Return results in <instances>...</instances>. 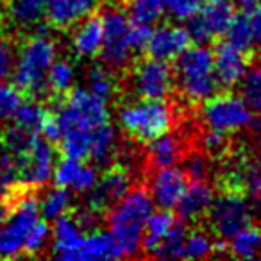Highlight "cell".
I'll return each mask as SVG.
<instances>
[{
    "label": "cell",
    "mask_w": 261,
    "mask_h": 261,
    "mask_svg": "<svg viewBox=\"0 0 261 261\" xmlns=\"http://www.w3.org/2000/svg\"><path fill=\"white\" fill-rule=\"evenodd\" d=\"M0 2H4V0H0Z\"/></svg>",
    "instance_id": "f6af8a7d"
},
{
    "label": "cell",
    "mask_w": 261,
    "mask_h": 261,
    "mask_svg": "<svg viewBox=\"0 0 261 261\" xmlns=\"http://www.w3.org/2000/svg\"><path fill=\"white\" fill-rule=\"evenodd\" d=\"M40 190L23 185L6 206V218L0 225V257H22L27 232L40 215Z\"/></svg>",
    "instance_id": "5b68a950"
},
{
    "label": "cell",
    "mask_w": 261,
    "mask_h": 261,
    "mask_svg": "<svg viewBox=\"0 0 261 261\" xmlns=\"http://www.w3.org/2000/svg\"><path fill=\"white\" fill-rule=\"evenodd\" d=\"M116 73L113 70H109L108 66H104L102 63L90 66L88 70V86L90 91H93L95 95H98L104 100H109L116 95V91L120 90V83L116 79Z\"/></svg>",
    "instance_id": "f1b7e54d"
},
{
    "label": "cell",
    "mask_w": 261,
    "mask_h": 261,
    "mask_svg": "<svg viewBox=\"0 0 261 261\" xmlns=\"http://www.w3.org/2000/svg\"><path fill=\"white\" fill-rule=\"evenodd\" d=\"M227 254L238 259H254L259 250V227L256 222L247 224L227 240Z\"/></svg>",
    "instance_id": "d4e9b609"
},
{
    "label": "cell",
    "mask_w": 261,
    "mask_h": 261,
    "mask_svg": "<svg viewBox=\"0 0 261 261\" xmlns=\"http://www.w3.org/2000/svg\"><path fill=\"white\" fill-rule=\"evenodd\" d=\"M150 36H152V25L130 23L127 41H129V47H130V50H133V54H145L147 47H149Z\"/></svg>",
    "instance_id": "ab89813d"
},
{
    "label": "cell",
    "mask_w": 261,
    "mask_h": 261,
    "mask_svg": "<svg viewBox=\"0 0 261 261\" xmlns=\"http://www.w3.org/2000/svg\"><path fill=\"white\" fill-rule=\"evenodd\" d=\"M23 102V95L15 84H8L0 81V123L11 120L13 113L16 111L20 104Z\"/></svg>",
    "instance_id": "8d00e7d4"
},
{
    "label": "cell",
    "mask_w": 261,
    "mask_h": 261,
    "mask_svg": "<svg viewBox=\"0 0 261 261\" xmlns=\"http://www.w3.org/2000/svg\"><path fill=\"white\" fill-rule=\"evenodd\" d=\"M190 43H192V40H190L186 27L167 23V25L152 29V36H150L147 52H149L150 58L170 63L185 48H188Z\"/></svg>",
    "instance_id": "ac0fdd59"
},
{
    "label": "cell",
    "mask_w": 261,
    "mask_h": 261,
    "mask_svg": "<svg viewBox=\"0 0 261 261\" xmlns=\"http://www.w3.org/2000/svg\"><path fill=\"white\" fill-rule=\"evenodd\" d=\"M120 90L136 98L165 100L174 97V72L170 63L156 58H142L133 61L122 73Z\"/></svg>",
    "instance_id": "52a82bcc"
},
{
    "label": "cell",
    "mask_w": 261,
    "mask_h": 261,
    "mask_svg": "<svg viewBox=\"0 0 261 261\" xmlns=\"http://www.w3.org/2000/svg\"><path fill=\"white\" fill-rule=\"evenodd\" d=\"M145 161L147 170H158V168L174 167L182 160L185 152L190 149V142L181 130H170L156 136L154 140L145 143Z\"/></svg>",
    "instance_id": "9a60e30c"
},
{
    "label": "cell",
    "mask_w": 261,
    "mask_h": 261,
    "mask_svg": "<svg viewBox=\"0 0 261 261\" xmlns=\"http://www.w3.org/2000/svg\"><path fill=\"white\" fill-rule=\"evenodd\" d=\"M61 154L73 160H88L91 147V129L84 127H73L63 133L61 140Z\"/></svg>",
    "instance_id": "83f0119b"
},
{
    "label": "cell",
    "mask_w": 261,
    "mask_h": 261,
    "mask_svg": "<svg viewBox=\"0 0 261 261\" xmlns=\"http://www.w3.org/2000/svg\"><path fill=\"white\" fill-rule=\"evenodd\" d=\"M48 109L45 108V104L34 100H23L22 104L16 108V111L13 113V122L16 127H20L22 130L29 133V135H40L43 120L47 116Z\"/></svg>",
    "instance_id": "4316f807"
},
{
    "label": "cell",
    "mask_w": 261,
    "mask_h": 261,
    "mask_svg": "<svg viewBox=\"0 0 261 261\" xmlns=\"http://www.w3.org/2000/svg\"><path fill=\"white\" fill-rule=\"evenodd\" d=\"M102 45V22L100 15L97 11L88 15L73 27L72 36V50L77 58L90 59L98 54V48Z\"/></svg>",
    "instance_id": "44dd1931"
},
{
    "label": "cell",
    "mask_w": 261,
    "mask_h": 261,
    "mask_svg": "<svg viewBox=\"0 0 261 261\" xmlns=\"http://www.w3.org/2000/svg\"><path fill=\"white\" fill-rule=\"evenodd\" d=\"M190 185L188 175L182 172V168L165 167L158 168L150 179V186H147L152 197L154 206L160 210H174L175 204L182 197Z\"/></svg>",
    "instance_id": "2e32d148"
},
{
    "label": "cell",
    "mask_w": 261,
    "mask_h": 261,
    "mask_svg": "<svg viewBox=\"0 0 261 261\" xmlns=\"http://www.w3.org/2000/svg\"><path fill=\"white\" fill-rule=\"evenodd\" d=\"M225 36H227L229 45L245 52L250 58H257V47H259L261 36V15L257 2L242 6L238 13L234 11L227 25V31H225Z\"/></svg>",
    "instance_id": "4fadbf2b"
},
{
    "label": "cell",
    "mask_w": 261,
    "mask_h": 261,
    "mask_svg": "<svg viewBox=\"0 0 261 261\" xmlns=\"http://www.w3.org/2000/svg\"><path fill=\"white\" fill-rule=\"evenodd\" d=\"M83 161L81 160H73V158H66L63 156V160L56 165V168L52 170V175H54V185L61 186V188H70V185L75 179L77 172H79Z\"/></svg>",
    "instance_id": "f35d334b"
},
{
    "label": "cell",
    "mask_w": 261,
    "mask_h": 261,
    "mask_svg": "<svg viewBox=\"0 0 261 261\" xmlns=\"http://www.w3.org/2000/svg\"><path fill=\"white\" fill-rule=\"evenodd\" d=\"M175 217L170 213V210H160L149 215L145 225H143V234H142V256H152L156 247L165 238L168 229L174 225Z\"/></svg>",
    "instance_id": "cb8c5ba5"
},
{
    "label": "cell",
    "mask_w": 261,
    "mask_h": 261,
    "mask_svg": "<svg viewBox=\"0 0 261 261\" xmlns=\"http://www.w3.org/2000/svg\"><path fill=\"white\" fill-rule=\"evenodd\" d=\"M136 185V177L125 167L115 163L104 170V175L97 179L88 195V206L106 217L109 210Z\"/></svg>",
    "instance_id": "7c38bea8"
},
{
    "label": "cell",
    "mask_w": 261,
    "mask_h": 261,
    "mask_svg": "<svg viewBox=\"0 0 261 261\" xmlns=\"http://www.w3.org/2000/svg\"><path fill=\"white\" fill-rule=\"evenodd\" d=\"M123 257L122 250H120L116 240L109 231H102V229H95L91 231L90 236L81 242L79 252H77V259L84 261H95V259H118Z\"/></svg>",
    "instance_id": "603a6c76"
},
{
    "label": "cell",
    "mask_w": 261,
    "mask_h": 261,
    "mask_svg": "<svg viewBox=\"0 0 261 261\" xmlns=\"http://www.w3.org/2000/svg\"><path fill=\"white\" fill-rule=\"evenodd\" d=\"M52 238V227L47 220L34 222L23 242L22 257H40L47 252Z\"/></svg>",
    "instance_id": "1f68e13d"
},
{
    "label": "cell",
    "mask_w": 261,
    "mask_h": 261,
    "mask_svg": "<svg viewBox=\"0 0 261 261\" xmlns=\"http://www.w3.org/2000/svg\"><path fill=\"white\" fill-rule=\"evenodd\" d=\"M102 45L98 48V59L104 66L115 73H122L133 59V50L127 41L129 34V18L122 6L108 4L102 9Z\"/></svg>",
    "instance_id": "9c48e42d"
},
{
    "label": "cell",
    "mask_w": 261,
    "mask_h": 261,
    "mask_svg": "<svg viewBox=\"0 0 261 261\" xmlns=\"http://www.w3.org/2000/svg\"><path fill=\"white\" fill-rule=\"evenodd\" d=\"M182 172L190 181H207L211 175V160L197 147H190L182 156Z\"/></svg>",
    "instance_id": "d590c367"
},
{
    "label": "cell",
    "mask_w": 261,
    "mask_h": 261,
    "mask_svg": "<svg viewBox=\"0 0 261 261\" xmlns=\"http://www.w3.org/2000/svg\"><path fill=\"white\" fill-rule=\"evenodd\" d=\"M254 61H257V58H250L227 41L217 43L213 48V72L217 84L224 90L236 88Z\"/></svg>",
    "instance_id": "5bb4252c"
},
{
    "label": "cell",
    "mask_w": 261,
    "mask_h": 261,
    "mask_svg": "<svg viewBox=\"0 0 261 261\" xmlns=\"http://www.w3.org/2000/svg\"><path fill=\"white\" fill-rule=\"evenodd\" d=\"M4 218H6V206H4L2 202H0V225H2Z\"/></svg>",
    "instance_id": "7bdbcfd3"
},
{
    "label": "cell",
    "mask_w": 261,
    "mask_h": 261,
    "mask_svg": "<svg viewBox=\"0 0 261 261\" xmlns=\"http://www.w3.org/2000/svg\"><path fill=\"white\" fill-rule=\"evenodd\" d=\"M54 229H52V256L58 259H77L83 234L81 227L77 225L75 218L70 211L59 215L56 218Z\"/></svg>",
    "instance_id": "ffe728a7"
},
{
    "label": "cell",
    "mask_w": 261,
    "mask_h": 261,
    "mask_svg": "<svg viewBox=\"0 0 261 261\" xmlns=\"http://www.w3.org/2000/svg\"><path fill=\"white\" fill-rule=\"evenodd\" d=\"M179 120L172 102L140 98L125 102L118 109V125L130 142L145 145L156 136L167 133Z\"/></svg>",
    "instance_id": "277c9868"
},
{
    "label": "cell",
    "mask_w": 261,
    "mask_h": 261,
    "mask_svg": "<svg viewBox=\"0 0 261 261\" xmlns=\"http://www.w3.org/2000/svg\"><path fill=\"white\" fill-rule=\"evenodd\" d=\"M97 179H98V168H95L93 165H81L79 172H77L70 188L75 193H79V195H84V193H88L93 188Z\"/></svg>",
    "instance_id": "b9f144b4"
},
{
    "label": "cell",
    "mask_w": 261,
    "mask_h": 261,
    "mask_svg": "<svg viewBox=\"0 0 261 261\" xmlns=\"http://www.w3.org/2000/svg\"><path fill=\"white\" fill-rule=\"evenodd\" d=\"M234 15L232 0H204L200 9L186 18V31L195 45H207L220 40Z\"/></svg>",
    "instance_id": "30bf717a"
},
{
    "label": "cell",
    "mask_w": 261,
    "mask_h": 261,
    "mask_svg": "<svg viewBox=\"0 0 261 261\" xmlns=\"http://www.w3.org/2000/svg\"><path fill=\"white\" fill-rule=\"evenodd\" d=\"M240 86V97L243 98L247 106L254 113L259 111L261 106V73L257 68V61H254L238 83Z\"/></svg>",
    "instance_id": "e575fe53"
},
{
    "label": "cell",
    "mask_w": 261,
    "mask_h": 261,
    "mask_svg": "<svg viewBox=\"0 0 261 261\" xmlns=\"http://www.w3.org/2000/svg\"><path fill=\"white\" fill-rule=\"evenodd\" d=\"M240 6H249V4H256L257 0H236Z\"/></svg>",
    "instance_id": "ee69618b"
},
{
    "label": "cell",
    "mask_w": 261,
    "mask_h": 261,
    "mask_svg": "<svg viewBox=\"0 0 261 261\" xmlns=\"http://www.w3.org/2000/svg\"><path fill=\"white\" fill-rule=\"evenodd\" d=\"M154 210L150 192L143 182H136L106 213L109 232L116 240L123 257L142 256V234L149 215Z\"/></svg>",
    "instance_id": "7a4b0ae2"
},
{
    "label": "cell",
    "mask_w": 261,
    "mask_h": 261,
    "mask_svg": "<svg viewBox=\"0 0 261 261\" xmlns=\"http://www.w3.org/2000/svg\"><path fill=\"white\" fill-rule=\"evenodd\" d=\"M45 31L23 36V41L16 48V65L11 75L13 84L23 95V100L41 104L52 100L47 72L58 54L54 40Z\"/></svg>",
    "instance_id": "6da1fadb"
},
{
    "label": "cell",
    "mask_w": 261,
    "mask_h": 261,
    "mask_svg": "<svg viewBox=\"0 0 261 261\" xmlns=\"http://www.w3.org/2000/svg\"><path fill=\"white\" fill-rule=\"evenodd\" d=\"M215 193L213 188L207 185V181H195L192 186L188 185L186 192L175 204L177 207V220H181L186 225H197L200 224L204 217H206L210 204L213 200Z\"/></svg>",
    "instance_id": "d6986e66"
},
{
    "label": "cell",
    "mask_w": 261,
    "mask_h": 261,
    "mask_svg": "<svg viewBox=\"0 0 261 261\" xmlns=\"http://www.w3.org/2000/svg\"><path fill=\"white\" fill-rule=\"evenodd\" d=\"M215 247H217V240H213V234L197 224L193 229L186 231L182 257H188V259L211 257L215 256Z\"/></svg>",
    "instance_id": "484cf974"
},
{
    "label": "cell",
    "mask_w": 261,
    "mask_h": 261,
    "mask_svg": "<svg viewBox=\"0 0 261 261\" xmlns=\"http://www.w3.org/2000/svg\"><path fill=\"white\" fill-rule=\"evenodd\" d=\"M257 204H250L249 197L236 192H218V197L211 200L206 213L207 231L215 240L227 242L236 231L252 224L257 218Z\"/></svg>",
    "instance_id": "ba28073f"
},
{
    "label": "cell",
    "mask_w": 261,
    "mask_h": 261,
    "mask_svg": "<svg viewBox=\"0 0 261 261\" xmlns=\"http://www.w3.org/2000/svg\"><path fill=\"white\" fill-rule=\"evenodd\" d=\"M54 160H56L54 143L47 142L43 136L34 135L31 147L20 158V163H18L20 182L31 186V188L41 190L45 185H48V181L52 177Z\"/></svg>",
    "instance_id": "8fae6325"
},
{
    "label": "cell",
    "mask_w": 261,
    "mask_h": 261,
    "mask_svg": "<svg viewBox=\"0 0 261 261\" xmlns=\"http://www.w3.org/2000/svg\"><path fill=\"white\" fill-rule=\"evenodd\" d=\"M123 9L129 15L130 23L152 25L163 16L165 0H127Z\"/></svg>",
    "instance_id": "f546056e"
},
{
    "label": "cell",
    "mask_w": 261,
    "mask_h": 261,
    "mask_svg": "<svg viewBox=\"0 0 261 261\" xmlns=\"http://www.w3.org/2000/svg\"><path fill=\"white\" fill-rule=\"evenodd\" d=\"M16 43L18 40L0 33V81H6L13 75L16 65Z\"/></svg>",
    "instance_id": "74e56055"
},
{
    "label": "cell",
    "mask_w": 261,
    "mask_h": 261,
    "mask_svg": "<svg viewBox=\"0 0 261 261\" xmlns=\"http://www.w3.org/2000/svg\"><path fill=\"white\" fill-rule=\"evenodd\" d=\"M204 0H165V13L174 20H186L200 9Z\"/></svg>",
    "instance_id": "60d3db41"
},
{
    "label": "cell",
    "mask_w": 261,
    "mask_h": 261,
    "mask_svg": "<svg viewBox=\"0 0 261 261\" xmlns=\"http://www.w3.org/2000/svg\"><path fill=\"white\" fill-rule=\"evenodd\" d=\"M52 98L63 97L73 84V66L68 59H54L47 72ZM50 104V102H48Z\"/></svg>",
    "instance_id": "d6a6232c"
},
{
    "label": "cell",
    "mask_w": 261,
    "mask_h": 261,
    "mask_svg": "<svg viewBox=\"0 0 261 261\" xmlns=\"http://www.w3.org/2000/svg\"><path fill=\"white\" fill-rule=\"evenodd\" d=\"M174 93H179L182 104H200L213 93L218 84L213 72V50L206 45L188 47L174 59Z\"/></svg>",
    "instance_id": "3957f363"
},
{
    "label": "cell",
    "mask_w": 261,
    "mask_h": 261,
    "mask_svg": "<svg viewBox=\"0 0 261 261\" xmlns=\"http://www.w3.org/2000/svg\"><path fill=\"white\" fill-rule=\"evenodd\" d=\"M118 136L115 129L108 122L91 129V147H90V160L95 168L106 170L108 167L115 165L116 156H118Z\"/></svg>",
    "instance_id": "7402d4cb"
},
{
    "label": "cell",
    "mask_w": 261,
    "mask_h": 261,
    "mask_svg": "<svg viewBox=\"0 0 261 261\" xmlns=\"http://www.w3.org/2000/svg\"><path fill=\"white\" fill-rule=\"evenodd\" d=\"M200 104H202L199 111L200 125L229 135L247 129V133L256 140L259 130L257 113H254L240 95L232 93L231 90H224L222 93H213Z\"/></svg>",
    "instance_id": "8992f818"
},
{
    "label": "cell",
    "mask_w": 261,
    "mask_h": 261,
    "mask_svg": "<svg viewBox=\"0 0 261 261\" xmlns=\"http://www.w3.org/2000/svg\"><path fill=\"white\" fill-rule=\"evenodd\" d=\"M98 8V0H45V20L52 29L70 31Z\"/></svg>",
    "instance_id": "e0dca14e"
},
{
    "label": "cell",
    "mask_w": 261,
    "mask_h": 261,
    "mask_svg": "<svg viewBox=\"0 0 261 261\" xmlns=\"http://www.w3.org/2000/svg\"><path fill=\"white\" fill-rule=\"evenodd\" d=\"M186 227L188 225L175 218L174 225L168 229V232L165 234V238L160 242V245L156 247V250H154L150 257H161V259H177V257H182L185 238L186 231H188Z\"/></svg>",
    "instance_id": "4dcf8cb0"
},
{
    "label": "cell",
    "mask_w": 261,
    "mask_h": 261,
    "mask_svg": "<svg viewBox=\"0 0 261 261\" xmlns=\"http://www.w3.org/2000/svg\"><path fill=\"white\" fill-rule=\"evenodd\" d=\"M72 204V195L66 188L56 186L54 190L47 193L43 199L40 200V213L41 218L47 222H52L59 217V215L66 213L70 210Z\"/></svg>",
    "instance_id": "836d02e7"
}]
</instances>
